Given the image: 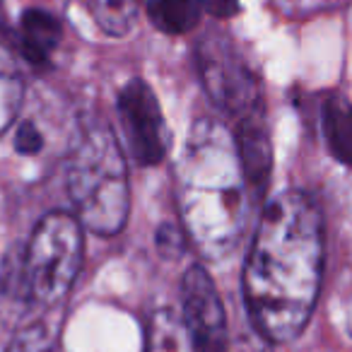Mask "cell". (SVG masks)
I'll return each mask as SVG.
<instances>
[{
    "label": "cell",
    "mask_w": 352,
    "mask_h": 352,
    "mask_svg": "<svg viewBox=\"0 0 352 352\" xmlns=\"http://www.w3.org/2000/svg\"><path fill=\"white\" fill-rule=\"evenodd\" d=\"M321 275V210L304 191L280 193L261 215L244 268V302L258 336L270 342L302 336Z\"/></svg>",
    "instance_id": "obj_1"
},
{
    "label": "cell",
    "mask_w": 352,
    "mask_h": 352,
    "mask_svg": "<svg viewBox=\"0 0 352 352\" xmlns=\"http://www.w3.org/2000/svg\"><path fill=\"white\" fill-rule=\"evenodd\" d=\"M176 182L184 234L208 261L227 258L244 234L249 182L225 126L212 118L193 123Z\"/></svg>",
    "instance_id": "obj_2"
},
{
    "label": "cell",
    "mask_w": 352,
    "mask_h": 352,
    "mask_svg": "<svg viewBox=\"0 0 352 352\" xmlns=\"http://www.w3.org/2000/svg\"><path fill=\"white\" fill-rule=\"evenodd\" d=\"M65 186L75 217L102 236L126 227L131 208L126 160L107 123H85L75 135L65 164Z\"/></svg>",
    "instance_id": "obj_3"
},
{
    "label": "cell",
    "mask_w": 352,
    "mask_h": 352,
    "mask_svg": "<svg viewBox=\"0 0 352 352\" xmlns=\"http://www.w3.org/2000/svg\"><path fill=\"white\" fill-rule=\"evenodd\" d=\"M82 225L70 212H49L30 236L20 261V287L36 307H56L82 265Z\"/></svg>",
    "instance_id": "obj_4"
},
{
    "label": "cell",
    "mask_w": 352,
    "mask_h": 352,
    "mask_svg": "<svg viewBox=\"0 0 352 352\" xmlns=\"http://www.w3.org/2000/svg\"><path fill=\"white\" fill-rule=\"evenodd\" d=\"M203 89L217 109L244 118L258 109L261 80L244 51L225 32H208L198 44Z\"/></svg>",
    "instance_id": "obj_5"
},
{
    "label": "cell",
    "mask_w": 352,
    "mask_h": 352,
    "mask_svg": "<svg viewBox=\"0 0 352 352\" xmlns=\"http://www.w3.org/2000/svg\"><path fill=\"white\" fill-rule=\"evenodd\" d=\"M118 118H121L126 145L138 164H160L169 152L171 133L160 109V102L145 80L133 78L121 89Z\"/></svg>",
    "instance_id": "obj_6"
},
{
    "label": "cell",
    "mask_w": 352,
    "mask_h": 352,
    "mask_svg": "<svg viewBox=\"0 0 352 352\" xmlns=\"http://www.w3.org/2000/svg\"><path fill=\"white\" fill-rule=\"evenodd\" d=\"M182 311L193 352H230L225 307L210 273L198 263L184 273Z\"/></svg>",
    "instance_id": "obj_7"
},
{
    "label": "cell",
    "mask_w": 352,
    "mask_h": 352,
    "mask_svg": "<svg viewBox=\"0 0 352 352\" xmlns=\"http://www.w3.org/2000/svg\"><path fill=\"white\" fill-rule=\"evenodd\" d=\"M234 145H236V155L239 162L244 166L246 182L249 186L261 188L268 182L270 174V138H268V128H265L263 118L258 113H249L239 121L234 135Z\"/></svg>",
    "instance_id": "obj_8"
},
{
    "label": "cell",
    "mask_w": 352,
    "mask_h": 352,
    "mask_svg": "<svg viewBox=\"0 0 352 352\" xmlns=\"http://www.w3.org/2000/svg\"><path fill=\"white\" fill-rule=\"evenodd\" d=\"M20 51L34 65H46L60 44V22L46 10H27L20 20Z\"/></svg>",
    "instance_id": "obj_9"
},
{
    "label": "cell",
    "mask_w": 352,
    "mask_h": 352,
    "mask_svg": "<svg viewBox=\"0 0 352 352\" xmlns=\"http://www.w3.org/2000/svg\"><path fill=\"white\" fill-rule=\"evenodd\" d=\"M321 131L331 155L352 166V104L342 94H328L321 104Z\"/></svg>",
    "instance_id": "obj_10"
},
{
    "label": "cell",
    "mask_w": 352,
    "mask_h": 352,
    "mask_svg": "<svg viewBox=\"0 0 352 352\" xmlns=\"http://www.w3.org/2000/svg\"><path fill=\"white\" fill-rule=\"evenodd\" d=\"M145 352H193L182 316L171 309H160L147 321Z\"/></svg>",
    "instance_id": "obj_11"
},
{
    "label": "cell",
    "mask_w": 352,
    "mask_h": 352,
    "mask_svg": "<svg viewBox=\"0 0 352 352\" xmlns=\"http://www.w3.org/2000/svg\"><path fill=\"white\" fill-rule=\"evenodd\" d=\"M198 0H147L150 22L164 34H186L201 20Z\"/></svg>",
    "instance_id": "obj_12"
},
{
    "label": "cell",
    "mask_w": 352,
    "mask_h": 352,
    "mask_svg": "<svg viewBox=\"0 0 352 352\" xmlns=\"http://www.w3.org/2000/svg\"><path fill=\"white\" fill-rule=\"evenodd\" d=\"M25 97V80L10 51L0 44V135L15 123Z\"/></svg>",
    "instance_id": "obj_13"
},
{
    "label": "cell",
    "mask_w": 352,
    "mask_h": 352,
    "mask_svg": "<svg viewBox=\"0 0 352 352\" xmlns=\"http://www.w3.org/2000/svg\"><path fill=\"white\" fill-rule=\"evenodd\" d=\"M99 30L111 36H126L135 27L138 0H85Z\"/></svg>",
    "instance_id": "obj_14"
},
{
    "label": "cell",
    "mask_w": 352,
    "mask_h": 352,
    "mask_svg": "<svg viewBox=\"0 0 352 352\" xmlns=\"http://www.w3.org/2000/svg\"><path fill=\"white\" fill-rule=\"evenodd\" d=\"M6 352H60L58 338L46 323H30L10 340Z\"/></svg>",
    "instance_id": "obj_15"
},
{
    "label": "cell",
    "mask_w": 352,
    "mask_h": 352,
    "mask_svg": "<svg viewBox=\"0 0 352 352\" xmlns=\"http://www.w3.org/2000/svg\"><path fill=\"white\" fill-rule=\"evenodd\" d=\"M157 251L164 258H179L184 254V230L176 225H162L157 230Z\"/></svg>",
    "instance_id": "obj_16"
},
{
    "label": "cell",
    "mask_w": 352,
    "mask_h": 352,
    "mask_svg": "<svg viewBox=\"0 0 352 352\" xmlns=\"http://www.w3.org/2000/svg\"><path fill=\"white\" fill-rule=\"evenodd\" d=\"M41 145H44V138H41L39 128L34 123L27 121L17 128V135H15L17 152H22V155H36L41 150Z\"/></svg>",
    "instance_id": "obj_17"
},
{
    "label": "cell",
    "mask_w": 352,
    "mask_h": 352,
    "mask_svg": "<svg viewBox=\"0 0 352 352\" xmlns=\"http://www.w3.org/2000/svg\"><path fill=\"white\" fill-rule=\"evenodd\" d=\"M201 3V10L210 12L212 17H234L239 12V0H198Z\"/></svg>",
    "instance_id": "obj_18"
},
{
    "label": "cell",
    "mask_w": 352,
    "mask_h": 352,
    "mask_svg": "<svg viewBox=\"0 0 352 352\" xmlns=\"http://www.w3.org/2000/svg\"><path fill=\"white\" fill-rule=\"evenodd\" d=\"M345 323H347V333L352 336V294L347 299V307H345Z\"/></svg>",
    "instance_id": "obj_19"
}]
</instances>
